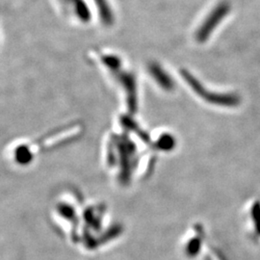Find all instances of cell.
I'll return each instance as SVG.
<instances>
[{"instance_id": "cell-5", "label": "cell", "mask_w": 260, "mask_h": 260, "mask_svg": "<svg viewBox=\"0 0 260 260\" xmlns=\"http://www.w3.org/2000/svg\"><path fill=\"white\" fill-rule=\"evenodd\" d=\"M98 11H99V16L101 18V20L104 25L110 26L114 23V15L112 12L111 7L109 6V3L107 0H94Z\"/></svg>"}, {"instance_id": "cell-9", "label": "cell", "mask_w": 260, "mask_h": 260, "mask_svg": "<svg viewBox=\"0 0 260 260\" xmlns=\"http://www.w3.org/2000/svg\"><path fill=\"white\" fill-rule=\"evenodd\" d=\"M103 63L112 71L118 72L121 68V61L118 57L113 55L104 56L103 58Z\"/></svg>"}, {"instance_id": "cell-2", "label": "cell", "mask_w": 260, "mask_h": 260, "mask_svg": "<svg viewBox=\"0 0 260 260\" xmlns=\"http://www.w3.org/2000/svg\"><path fill=\"white\" fill-rule=\"evenodd\" d=\"M182 75L187 80V82L190 84V86L195 90L196 93L205 98V100L210 103L221 104V105H228V106H234V105H237L240 102L239 98L234 94H217V93H207L205 92L206 90H205L202 87V85L199 83L190 74L182 72Z\"/></svg>"}, {"instance_id": "cell-8", "label": "cell", "mask_w": 260, "mask_h": 260, "mask_svg": "<svg viewBox=\"0 0 260 260\" xmlns=\"http://www.w3.org/2000/svg\"><path fill=\"white\" fill-rule=\"evenodd\" d=\"M15 159L19 164L26 165L32 161L33 154L27 146H19L15 150Z\"/></svg>"}, {"instance_id": "cell-3", "label": "cell", "mask_w": 260, "mask_h": 260, "mask_svg": "<svg viewBox=\"0 0 260 260\" xmlns=\"http://www.w3.org/2000/svg\"><path fill=\"white\" fill-rule=\"evenodd\" d=\"M230 10V5L228 3H222L214 10L213 13L209 16V18L205 20V24L199 30L197 38L200 42H205L208 38L209 34L213 31L215 26L220 22V20L228 14Z\"/></svg>"}, {"instance_id": "cell-1", "label": "cell", "mask_w": 260, "mask_h": 260, "mask_svg": "<svg viewBox=\"0 0 260 260\" xmlns=\"http://www.w3.org/2000/svg\"><path fill=\"white\" fill-rule=\"evenodd\" d=\"M107 152V162L110 166H113L117 157L120 163V176L119 178L123 184L128 183L131 178L132 170L135 167L136 158V147L134 143L131 142L127 135H114L111 142L109 143ZM117 161V163H118Z\"/></svg>"}, {"instance_id": "cell-6", "label": "cell", "mask_w": 260, "mask_h": 260, "mask_svg": "<svg viewBox=\"0 0 260 260\" xmlns=\"http://www.w3.org/2000/svg\"><path fill=\"white\" fill-rule=\"evenodd\" d=\"M73 2L75 15L82 22H89L91 19V11L84 0H69Z\"/></svg>"}, {"instance_id": "cell-4", "label": "cell", "mask_w": 260, "mask_h": 260, "mask_svg": "<svg viewBox=\"0 0 260 260\" xmlns=\"http://www.w3.org/2000/svg\"><path fill=\"white\" fill-rule=\"evenodd\" d=\"M117 76L126 92L128 109L131 113H134L137 110V105H138L135 77L131 74H127V73H119Z\"/></svg>"}, {"instance_id": "cell-10", "label": "cell", "mask_w": 260, "mask_h": 260, "mask_svg": "<svg viewBox=\"0 0 260 260\" xmlns=\"http://www.w3.org/2000/svg\"><path fill=\"white\" fill-rule=\"evenodd\" d=\"M175 142L171 136H162L157 143V147L161 149H170L174 148Z\"/></svg>"}, {"instance_id": "cell-7", "label": "cell", "mask_w": 260, "mask_h": 260, "mask_svg": "<svg viewBox=\"0 0 260 260\" xmlns=\"http://www.w3.org/2000/svg\"><path fill=\"white\" fill-rule=\"evenodd\" d=\"M150 73L152 76L157 80L158 84H160L163 88L171 90L173 88V81L171 78L166 75L163 70L158 65L150 66Z\"/></svg>"}]
</instances>
